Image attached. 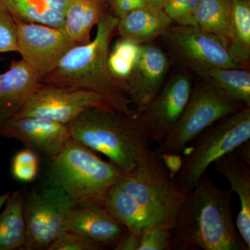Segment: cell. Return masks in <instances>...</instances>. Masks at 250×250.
<instances>
[{"label":"cell","mask_w":250,"mask_h":250,"mask_svg":"<svg viewBox=\"0 0 250 250\" xmlns=\"http://www.w3.org/2000/svg\"><path fill=\"white\" fill-rule=\"evenodd\" d=\"M231 34L228 52L243 68L250 62V0H230Z\"/></svg>","instance_id":"obj_22"},{"label":"cell","mask_w":250,"mask_h":250,"mask_svg":"<svg viewBox=\"0 0 250 250\" xmlns=\"http://www.w3.org/2000/svg\"><path fill=\"white\" fill-rule=\"evenodd\" d=\"M11 192H12L9 191L6 192V193L2 194V195H0V210H1V208L5 205L8 199L9 198Z\"/></svg>","instance_id":"obj_35"},{"label":"cell","mask_w":250,"mask_h":250,"mask_svg":"<svg viewBox=\"0 0 250 250\" xmlns=\"http://www.w3.org/2000/svg\"><path fill=\"white\" fill-rule=\"evenodd\" d=\"M195 21L196 27L218 36L228 48L231 22L230 0H201Z\"/></svg>","instance_id":"obj_23"},{"label":"cell","mask_w":250,"mask_h":250,"mask_svg":"<svg viewBox=\"0 0 250 250\" xmlns=\"http://www.w3.org/2000/svg\"><path fill=\"white\" fill-rule=\"evenodd\" d=\"M106 0H70L62 29L76 45L90 41V34L106 14Z\"/></svg>","instance_id":"obj_20"},{"label":"cell","mask_w":250,"mask_h":250,"mask_svg":"<svg viewBox=\"0 0 250 250\" xmlns=\"http://www.w3.org/2000/svg\"><path fill=\"white\" fill-rule=\"evenodd\" d=\"M138 250H173V241L170 230L152 228L139 235Z\"/></svg>","instance_id":"obj_29"},{"label":"cell","mask_w":250,"mask_h":250,"mask_svg":"<svg viewBox=\"0 0 250 250\" xmlns=\"http://www.w3.org/2000/svg\"><path fill=\"white\" fill-rule=\"evenodd\" d=\"M215 170L226 177L230 190L239 197L241 209L236 218V228L250 250V165L231 152L215 161Z\"/></svg>","instance_id":"obj_17"},{"label":"cell","mask_w":250,"mask_h":250,"mask_svg":"<svg viewBox=\"0 0 250 250\" xmlns=\"http://www.w3.org/2000/svg\"><path fill=\"white\" fill-rule=\"evenodd\" d=\"M126 229L105 206L93 202H81L72 207L65 231L86 237L104 248H114Z\"/></svg>","instance_id":"obj_15"},{"label":"cell","mask_w":250,"mask_h":250,"mask_svg":"<svg viewBox=\"0 0 250 250\" xmlns=\"http://www.w3.org/2000/svg\"><path fill=\"white\" fill-rule=\"evenodd\" d=\"M103 246L86 237L72 231H64L50 245L47 250H100Z\"/></svg>","instance_id":"obj_28"},{"label":"cell","mask_w":250,"mask_h":250,"mask_svg":"<svg viewBox=\"0 0 250 250\" xmlns=\"http://www.w3.org/2000/svg\"><path fill=\"white\" fill-rule=\"evenodd\" d=\"M74 205L63 190L48 186L24 197L26 240L22 249L47 250L65 231Z\"/></svg>","instance_id":"obj_10"},{"label":"cell","mask_w":250,"mask_h":250,"mask_svg":"<svg viewBox=\"0 0 250 250\" xmlns=\"http://www.w3.org/2000/svg\"><path fill=\"white\" fill-rule=\"evenodd\" d=\"M186 195L164 159L150 149L110 188L104 206L139 236L152 228L172 229Z\"/></svg>","instance_id":"obj_1"},{"label":"cell","mask_w":250,"mask_h":250,"mask_svg":"<svg viewBox=\"0 0 250 250\" xmlns=\"http://www.w3.org/2000/svg\"><path fill=\"white\" fill-rule=\"evenodd\" d=\"M118 21L116 16L106 12L97 25L95 39L72 47L41 83L89 90L131 104L127 83L117 79L108 67L110 45Z\"/></svg>","instance_id":"obj_3"},{"label":"cell","mask_w":250,"mask_h":250,"mask_svg":"<svg viewBox=\"0 0 250 250\" xmlns=\"http://www.w3.org/2000/svg\"><path fill=\"white\" fill-rule=\"evenodd\" d=\"M50 160L47 186L62 189L75 204L93 202L104 206L110 188L125 173L72 138Z\"/></svg>","instance_id":"obj_5"},{"label":"cell","mask_w":250,"mask_h":250,"mask_svg":"<svg viewBox=\"0 0 250 250\" xmlns=\"http://www.w3.org/2000/svg\"><path fill=\"white\" fill-rule=\"evenodd\" d=\"M41 85L22 59L13 61L0 74V125L16 116Z\"/></svg>","instance_id":"obj_16"},{"label":"cell","mask_w":250,"mask_h":250,"mask_svg":"<svg viewBox=\"0 0 250 250\" xmlns=\"http://www.w3.org/2000/svg\"><path fill=\"white\" fill-rule=\"evenodd\" d=\"M130 105L89 90L41 83L14 118L37 117L67 125L83 111L93 108H111L137 114Z\"/></svg>","instance_id":"obj_8"},{"label":"cell","mask_w":250,"mask_h":250,"mask_svg":"<svg viewBox=\"0 0 250 250\" xmlns=\"http://www.w3.org/2000/svg\"><path fill=\"white\" fill-rule=\"evenodd\" d=\"M15 22L18 52L40 82L76 45L62 29L17 20Z\"/></svg>","instance_id":"obj_11"},{"label":"cell","mask_w":250,"mask_h":250,"mask_svg":"<svg viewBox=\"0 0 250 250\" xmlns=\"http://www.w3.org/2000/svg\"><path fill=\"white\" fill-rule=\"evenodd\" d=\"M229 96L250 107V72L243 67L213 68L207 78Z\"/></svg>","instance_id":"obj_24"},{"label":"cell","mask_w":250,"mask_h":250,"mask_svg":"<svg viewBox=\"0 0 250 250\" xmlns=\"http://www.w3.org/2000/svg\"><path fill=\"white\" fill-rule=\"evenodd\" d=\"M141 45L118 39L108 55V67L117 79L126 83L139 59Z\"/></svg>","instance_id":"obj_25"},{"label":"cell","mask_w":250,"mask_h":250,"mask_svg":"<svg viewBox=\"0 0 250 250\" xmlns=\"http://www.w3.org/2000/svg\"><path fill=\"white\" fill-rule=\"evenodd\" d=\"M39 159L37 153L26 148L15 154L11 163V174L22 183L35 180L39 174Z\"/></svg>","instance_id":"obj_26"},{"label":"cell","mask_w":250,"mask_h":250,"mask_svg":"<svg viewBox=\"0 0 250 250\" xmlns=\"http://www.w3.org/2000/svg\"><path fill=\"white\" fill-rule=\"evenodd\" d=\"M0 136L17 140L49 159L57 155L71 139L67 125L37 117L11 118L0 125Z\"/></svg>","instance_id":"obj_13"},{"label":"cell","mask_w":250,"mask_h":250,"mask_svg":"<svg viewBox=\"0 0 250 250\" xmlns=\"http://www.w3.org/2000/svg\"><path fill=\"white\" fill-rule=\"evenodd\" d=\"M148 6L164 9L167 0H146Z\"/></svg>","instance_id":"obj_34"},{"label":"cell","mask_w":250,"mask_h":250,"mask_svg":"<svg viewBox=\"0 0 250 250\" xmlns=\"http://www.w3.org/2000/svg\"><path fill=\"white\" fill-rule=\"evenodd\" d=\"M201 0H167L164 10L177 24L195 26V15Z\"/></svg>","instance_id":"obj_27"},{"label":"cell","mask_w":250,"mask_h":250,"mask_svg":"<svg viewBox=\"0 0 250 250\" xmlns=\"http://www.w3.org/2000/svg\"><path fill=\"white\" fill-rule=\"evenodd\" d=\"M250 139V107L248 106L212 125L184 151L175 175L179 187L186 194L190 192L210 164Z\"/></svg>","instance_id":"obj_6"},{"label":"cell","mask_w":250,"mask_h":250,"mask_svg":"<svg viewBox=\"0 0 250 250\" xmlns=\"http://www.w3.org/2000/svg\"><path fill=\"white\" fill-rule=\"evenodd\" d=\"M70 0H0V5L15 20L63 27L65 11Z\"/></svg>","instance_id":"obj_19"},{"label":"cell","mask_w":250,"mask_h":250,"mask_svg":"<svg viewBox=\"0 0 250 250\" xmlns=\"http://www.w3.org/2000/svg\"><path fill=\"white\" fill-rule=\"evenodd\" d=\"M232 152L242 161L250 165V141L243 143L241 146L237 147Z\"/></svg>","instance_id":"obj_33"},{"label":"cell","mask_w":250,"mask_h":250,"mask_svg":"<svg viewBox=\"0 0 250 250\" xmlns=\"http://www.w3.org/2000/svg\"><path fill=\"white\" fill-rule=\"evenodd\" d=\"M233 193L204 174L177 212L173 250H250L233 220Z\"/></svg>","instance_id":"obj_2"},{"label":"cell","mask_w":250,"mask_h":250,"mask_svg":"<svg viewBox=\"0 0 250 250\" xmlns=\"http://www.w3.org/2000/svg\"><path fill=\"white\" fill-rule=\"evenodd\" d=\"M161 36L174 58L204 80L211 69L242 67L218 36L195 26L176 24Z\"/></svg>","instance_id":"obj_9"},{"label":"cell","mask_w":250,"mask_h":250,"mask_svg":"<svg viewBox=\"0 0 250 250\" xmlns=\"http://www.w3.org/2000/svg\"><path fill=\"white\" fill-rule=\"evenodd\" d=\"M172 22L164 9L147 5L119 18L117 31L123 39L144 45L162 35Z\"/></svg>","instance_id":"obj_18"},{"label":"cell","mask_w":250,"mask_h":250,"mask_svg":"<svg viewBox=\"0 0 250 250\" xmlns=\"http://www.w3.org/2000/svg\"><path fill=\"white\" fill-rule=\"evenodd\" d=\"M114 16L121 18L143 6H147L146 0H111Z\"/></svg>","instance_id":"obj_31"},{"label":"cell","mask_w":250,"mask_h":250,"mask_svg":"<svg viewBox=\"0 0 250 250\" xmlns=\"http://www.w3.org/2000/svg\"><path fill=\"white\" fill-rule=\"evenodd\" d=\"M244 107L243 104L205 80L192 88L180 118L166 139L153 151L161 156L181 155L202 131Z\"/></svg>","instance_id":"obj_7"},{"label":"cell","mask_w":250,"mask_h":250,"mask_svg":"<svg viewBox=\"0 0 250 250\" xmlns=\"http://www.w3.org/2000/svg\"><path fill=\"white\" fill-rule=\"evenodd\" d=\"M18 52L17 33L14 18L0 5V53Z\"/></svg>","instance_id":"obj_30"},{"label":"cell","mask_w":250,"mask_h":250,"mask_svg":"<svg viewBox=\"0 0 250 250\" xmlns=\"http://www.w3.org/2000/svg\"><path fill=\"white\" fill-rule=\"evenodd\" d=\"M168 70V58L162 49L150 43L141 45L139 59L126 80L130 101L139 116L160 91Z\"/></svg>","instance_id":"obj_14"},{"label":"cell","mask_w":250,"mask_h":250,"mask_svg":"<svg viewBox=\"0 0 250 250\" xmlns=\"http://www.w3.org/2000/svg\"><path fill=\"white\" fill-rule=\"evenodd\" d=\"M187 73H179L165 82L160 91L139 116L149 139L162 143L183 113L192 90Z\"/></svg>","instance_id":"obj_12"},{"label":"cell","mask_w":250,"mask_h":250,"mask_svg":"<svg viewBox=\"0 0 250 250\" xmlns=\"http://www.w3.org/2000/svg\"><path fill=\"white\" fill-rule=\"evenodd\" d=\"M24 192H11L4 210L0 213V250H14L24 247L26 225Z\"/></svg>","instance_id":"obj_21"},{"label":"cell","mask_w":250,"mask_h":250,"mask_svg":"<svg viewBox=\"0 0 250 250\" xmlns=\"http://www.w3.org/2000/svg\"><path fill=\"white\" fill-rule=\"evenodd\" d=\"M67 125L72 139L106 156L124 172L134 169L151 149L138 114L93 108L83 111Z\"/></svg>","instance_id":"obj_4"},{"label":"cell","mask_w":250,"mask_h":250,"mask_svg":"<svg viewBox=\"0 0 250 250\" xmlns=\"http://www.w3.org/2000/svg\"><path fill=\"white\" fill-rule=\"evenodd\" d=\"M139 246V236L136 233L126 231L122 235L119 241L116 243L113 250H138Z\"/></svg>","instance_id":"obj_32"}]
</instances>
